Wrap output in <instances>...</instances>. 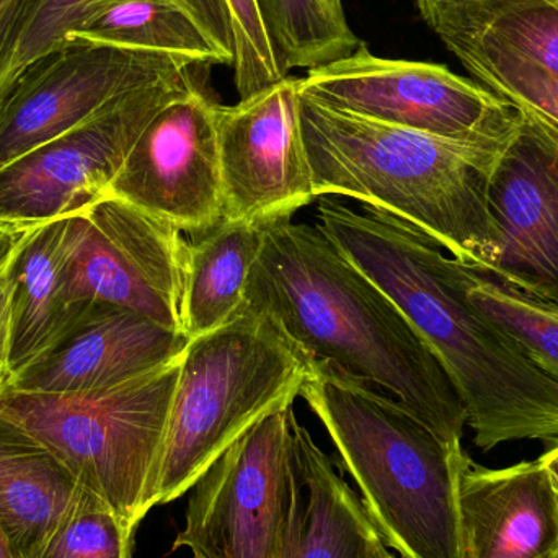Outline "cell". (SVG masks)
<instances>
[{
  "label": "cell",
  "instance_id": "obj_1",
  "mask_svg": "<svg viewBox=\"0 0 558 558\" xmlns=\"http://www.w3.org/2000/svg\"><path fill=\"white\" fill-rule=\"evenodd\" d=\"M317 228L373 279L432 348L464 403L475 445L558 441V384L468 298L469 265L402 219L318 199Z\"/></svg>",
  "mask_w": 558,
  "mask_h": 558
},
{
  "label": "cell",
  "instance_id": "obj_2",
  "mask_svg": "<svg viewBox=\"0 0 558 558\" xmlns=\"http://www.w3.org/2000/svg\"><path fill=\"white\" fill-rule=\"evenodd\" d=\"M244 307L274 320L311 360L389 393L462 446L468 415L445 367L392 299L317 226L292 218L265 226Z\"/></svg>",
  "mask_w": 558,
  "mask_h": 558
},
{
  "label": "cell",
  "instance_id": "obj_3",
  "mask_svg": "<svg viewBox=\"0 0 558 558\" xmlns=\"http://www.w3.org/2000/svg\"><path fill=\"white\" fill-rule=\"evenodd\" d=\"M518 121L498 133L433 136L330 107L299 90V126L317 198L347 196L389 213L485 275L498 255L488 202L492 177Z\"/></svg>",
  "mask_w": 558,
  "mask_h": 558
},
{
  "label": "cell",
  "instance_id": "obj_4",
  "mask_svg": "<svg viewBox=\"0 0 558 558\" xmlns=\"http://www.w3.org/2000/svg\"><path fill=\"white\" fill-rule=\"evenodd\" d=\"M299 396L327 429L387 547L402 558H464L459 492L472 459L462 446L325 361H312Z\"/></svg>",
  "mask_w": 558,
  "mask_h": 558
},
{
  "label": "cell",
  "instance_id": "obj_5",
  "mask_svg": "<svg viewBox=\"0 0 558 558\" xmlns=\"http://www.w3.org/2000/svg\"><path fill=\"white\" fill-rule=\"evenodd\" d=\"M312 361L274 320L245 307L225 327L190 340L170 405L156 507L189 494L242 436L294 405Z\"/></svg>",
  "mask_w": 558,
  "mask_h": 558
},
{
  "label": "cell",
  "instance_id": "obj_6",
  "mask_svg": "<svg viewBox=\"0 0 558 558\" xmlns=\"http://www.w3.org/2000/svg\"><path fill=\"white\" fill-rule=\"evenodd\" d=\"M182 356L97 392L10 390L0 399V416L41 442L84 490L137 530L156 508L157 474Z\"/></svg>",
  "mask_w": 558,
  "mask_h": 558
},
{
  "label": "cell",
  "instance_id": "obj_7",
  "mask_svg": "<svg viewBox=\"0 0 558 558\" xmlns=\"http://www.w3.org/2000/svg\"><path fill=\"white\" fill-rule=\"evenodd\" d=\"M211 65L128 92L74 130L3 166L0 222L38 228L105 198L144 128L190 88L208 85Z\"/></svg>",
  "mask_w": 558,
  "mask_h": 558
},
{
  "label": "cell",
  "instance_id": "obj_8",
  "mask_svg": "<svg viewBox=\"0 0 558 558\" xmlns=\"http://www.w3.org/2000/svg\"><path fill=\"white\" fill-rule=\"evenodd\" d=\"M64 291L71 304L108 302L183 331L189 241L123 199H98L68 219Z\"/></svg>",
  "mask_w": 558,
  "mask_h": 558
},
{
  "label": "cell",
  "instance_id": "obj_9",
  "mask_svg": "<svg viewBox=\"0 0 558 558\" xmlns=\"http://www.w3.org/2000/svg\"><path fill=\"white\" fill-rule=\"evenodd\" d=\"M301 90L330 107L441 137L498 133L520 117L517 108L446 65L379 58L364 43L344 58L308 69Z\"/></svg>",
  "mask_w": 558,
  "mask_h": 558
},
{
  "label": "cell",
  "instance_id": "obj_10",
  "mask_svg": "<svg viewBox=\"0 0 558 558\" xmlns=\"http://www.w3.org/2000/svg\"><path fill=\"white\" fill-rule=\"evenodd\" d=\"M203 64L209 62L82 41L41 56L0 104V169L74 130L114 98Z\"/></svg>",
  "mask_w": 558,
  "mask_h": 558
},
{
  "label": "cell",
  "instance_id": "obj_11",
  "mask_svg": "<svg viewBox=\"0 0 558 558\" xmlns=\"http://www.w3.org/2000/svg\"><path fill=\"white\" fill-rule=\"evenodd\" d=\"M292 407L262 420L193 485L173 550L202 558H271L291 454Z\"/></svg>",
  "mask_w": 558,
  "mask_h": 558
},
{
  "label": "cell",
  "instance_id": "obj_12",
  "mask_svg": "<svg viewBox=\"0 0 558 558\" xmlns=\"http://www.w3.org/2000/svg\"><path fill=\"white\" fill-rule=\"evenodd\" d=\"M219 105L208 85L166 105L137 137L107 196L169 222L190 239L216 228L225 219Z\"/></svg>",
  "mask_w": 558,
  "mask_h": 558
},
{
  "label": "cell",
  "instance_id": "obj_13",
  "mask_svg": "<svg viewBox=\"0 0 558 558\" xmlns=\"http://www.w3.org/2000/svg\"><path fill=\"white\" fill-rule=\"evenodd\" d=\"M301 78L288 77L218 107L225 219L257 226L289 219L317 196L299 126Z\"/></svg>",
  "mask_w": 558,
  "mask_h": 558
},
{
  "label": "cell",
  "instance_id": "obj_14",
  "mask_svg": "<svg viewBox=\"0 0 558 558\" xmlns=\"http://www.w3.org/2000/svg\"><path fill=\"white\" fill-rule=\"evenodd\" d=\"M498 255L492 277L558 304V131L520 111L490 182Z\"/></svg>",
  "mask_w": 558,
  "mask_h": 558
},
{
  "label": "cell",
  "instance_id": "obj_15",
  "mask_svg": "<svg viewBox=\"0 0 558 558\" xmlns=\"http://www.w3.org/2000/svg\"><path fill=\"white\" fill-rule=\"evenodd\" d=\"M190 340L146 315L85 302L64 335L15 377L12 390L85 393L147 376L185 353Z\"/></svg>",
  "mask_w": 558,
  "mask_h": 558
},
{
  "label": "cell",
  "instance_id": "obj_16",
  "mask_svg": "<svg viewBox=\"0 0 558 558\" xmlns=\"http://www.w3.org/2000/svg\"><path fill=\"white\" fill-rule=\"evenodd\" d=\"M464 558H558V498L543 462H471L459 492Z\"/></svg>",
  "mask_w": 558,
  "mask_h": 558
},
{
  "label": "cell",
  "instance_id": "obj_17",
  "mask_svg": "<svg viewBox=\"0 0 558 558\" xmlns=\"http://www.w3.org/2000/svg\"><path fill=\"white\" fill-rule=\"evenodd\" d=\"M384 546L361 498L294 418L284 513L271 558H371Z\"/></svg>",
  "mask_w": 558,
  "mask_h": 558
},
{
  "label": "cell",
  "instance_id": "obj_18",
  "mask_svg": "<svg viewBox=\"0 0 558 558\" xmlns=\"http://www.w3.org/2000/svg\"><path fill=\"white\" fill-rule=\"evenodd\" d=\"M58 458L0 416V527L15 558H36L88 497Z\"/></svg>",
  "mask_w": 558,
  "mask_h": 558
},
{
  "label": "cell",
  "instance_id": "obj_19",
  "mask_svg": "<svg viewBox=\"0 0 558 558\" xmlns=\"http://www.w3.org/2000/svg\"><path fill=\"white\" fill-rule=\"evenodd\" d=\"M69 216L33 229L13 257L12 366L15 377L68 331L85 304H71L65 298Z\"/></svg>",
  "mask_w": 558,
  "mask_h": 558
},
{
  "label": "cell",
  "instance_id": "obj_20",
  "mask_svg": "<svg viewBox=\"0 0 558 558\" xmlns=\"http://www.w3.org/2000/svg\"><path fill=\"white\" fill-rule=\"evenodd\" d=\"M264 238V226L222 219L189 242L182 298V328L189 340L238 317Z\"/></svg>",
  "mask_w": 558,
  "mask_h": 558
},
{
  "label": "cell",
  "instance_id": "obj_21",
  "mask_svg": "<svg viewBox=\"0 0 558 558\" xmlns=\"http://www.w3.org/2000/svg\"><path fill=\"white\" fill-rule=\"evenodd\" d=\"M74 41L228 64L205 29L173 0H108L71 33L68 45Z\"/></svg>",
  "mask_w": 558,
  "mask_h": 558
},
{
  "label": "cell",
  "instance_id": "obj_22",
  "mask_svg": "<svg viewBox=\"0 0 558 558\" xmlns=\"http://www.w3.org/2000/svg\"><path fill=\"white\" fill-rule=\"evenodd\" d=\"M438 36L468 33L523 56L558 77V0H494L446 16Z\"/></svg>",
  "mask_w": 558,
  "mask_h": 558
},
{
  "label": "cell",
  "instance_id": "obj_23",
  "mask_svg": "<svg viewBox=\"0 0 558 558\" xmlns=\"http://www.w3.org/2000/svg\"><path fill=\"white\" fill-rule=\"evenodd\" d=\"M449 51L501 100L558 131V77L517 52L468 33L439 36Z\"/></svg>",
  "mask_w": 558,
  "mask_h": 558
},
{
  "label": "cell",
  "instance_id": "obj_24",
  "mask_svg": "<svg viewBox=\"0 0 558 558\" xmlns=\"http://www.w3.org/2000/svg\"><path fill=\"white\" fill-rule=\"evenodd\" d=\"M282 64L314 69L356 51L361 45L344 9L330 0H258Z\"/></svg>",
  "mask_w": 558,
  "mask_h": 558
},
{
  "label": "cell",
  "instance_id": "obj_25",
  "mask_svg": "<svg viewBox=\"0 0 558 558\" xmlns=\"http://www.w3.org/2000/svg\"><path fill=\"white\" fill-rule=\"evenodd\" d=\"M468 298L558 384V304L526 294L472 267Z\"/></svg>",
  "mask_w": 558,
  "mask_h": 558
},
{
  "label": "cell",
  "instance_id": "obj_26",
  "mask_svg": "<svg viewBox=\"0 0 558 558\" xmlns=\"http://www.w3.org/2000/svg\"><path fill=\"white\" fill-rule=\"evenodd\" d=\"M108 0H38L26 26L16 54V69L22 74L26 65L61 46L68 45L71 33ZM196 20L219 51L234 62V32L226 0H173Z\"/></svg>",
  "mask_w": 558,
  "mask_h": 558
},
{
  "label": "cell",
  "instance_id": "obj_27",
  "mask_svg": "<svg viewBox=\"0 0 558 558\" xmlns=\"http://www.w3.org/2000/svg\"><path fill=\"white\" fill-rule=\"evenodd\" d=\"M136 531L104 501L88 495L36 558H133Z\"/></svg>",
  "mask_w": 558,
  "mask_h": 558
},
{
  "label": "cell",
  "instance_id": "obj_28",
  "mask_svg": "<svg viewBox=\"0 0 558 558\" xmlns=\"http://www.w3.org/2000/svg\"><path fill=\"white\" fill-rule=\"evenodd\" d=\"M234 32V82L239 97L247 98L288 77L271 41L258 0H226Z\"/></svg>",
  "mask_w": 558,
  "mask_h": 558
},
{
  "label": "cell",
  "instance_id": "obj_29",
  "mask_svg": "<svg viewBox=\"0 0 558 558\" xmlns=\"http://www.w3.org/2000/svg\"><path fill=\"white\" fill-rule=\"evenodd\" d=\"M38 0H0V104L19 78L16 54Z\"/></svg>",
  "mask_w": 558,
  "mask_h": 558
},
{
  "label": "cell",
  "instance_id": "obj_30",
  "mask_svg": "<svg viewBox=\"0 0 558 558\" xmlns=\"http://www.w3.org/2000/svg\"><path fill=\"white\" fill-rule=\"evenodd\" d=\"M12 262L0 274V399L13 389L15 383L12 366Z\"/></svg>",
  "mask_w": 558,
  "mask_h": 558
},
{
  "label": "cell",
  "instance_id": "obj_31",
  "mask_svg": "<svg viewBox=\"0 0 558 558\" xmlns=\"http://www.w3.org/2000/svg\"><path fill=\"white\" fill-rule=\"evenodd\" d=\"M485 2H494V0H415L420 15L429 28L459 10Z\"/></svg>",
  "mask_w": 558,
  "mask_h": 558
},
{
  "label": "cell",
  "instance_id": "obj_32",
  "mask_svg": "<svg viewBox=\"0 0 558 558\" xmlns=\"http://www.w3.org/2000/svg\"><path fill=\"white\" fill-rule=\"evenodd\" d=\"M35 228L29 226L3 225L0 222V274L13 260L29 232Z\"/></svg>",
  "mask_w": 558,
  "mask_h": 558
},
{
  "label": "cell",
  "instance_id": "obj_33",
  "mask_svg": "<svg viewBox=\"0 0 558 558\" xmlns=\"http://www.w3.org/2000/svg\"><path fill=\"white\" fill-rule=\"evenodd\" d=\"M539 461L543 462L544 468H546L550 484H553L554 492H556L558 498V441L549 451L541 456Z\"/></svg>",
  "mask_w": 558,
  "mask_h": 558
},
{
  "label": "cell",
  "instance_id": "obj_34",
  "mask_svg": "<svg viewBox=\"0 0 558 558\" xmlns=\"http://www.w3.org/2000/svg\"><path fill=\"white\" fill-rule=\"evenodd\" d=\"M0 558H15L13 557L12 549H10L9 541H7L2 527H0Z\"/></svg>",
  "mask_w": 558,
  "mask_h": 558
},
{
  "label": "cell",
  "instance_id": "obj_35",
  "mask_svg": "<svg viewBox=\"0 0 558 558\" xmlns=\"http://www.w3.org/2000/svg\"><path fill=\"white\" fill-rule=\"evenodd\" d=\"M371 558H396V557H393L392 554H390L389 550H387V546H384V547H380V549L377 550V553L374 554V556Z\"/></svg>",
  "mask_w": 558,
  "mask_h": 558
},
{
  "label": "cell",
  "instance_id": "obj_36",
  "mask_svg": "<svg viewBox=\"0 0 558 558\" xmlns=\"http://www.w3.org/2000/svg\"><path fill=\"white\" fill-rule=\"evenodd\" d=\"M331 3H333L337 9H343V3H341V0H330Z\"/></svg>",
  "mask_w": 558,
  "mask_h": 558
},
{
  "label": "cell",
  "instance_id": "obj_37",
  "mask_svg": "<svg viewBox=\"0 0 558 558\" xmlns=\"http://www.w3.org/2000/svg\"><path fill=\"white\" fill-rule=\"evenodd\" d=\"M193 558H202V557H196V556H193Z\"/></svg>",
  "mask_w": 558,
  "mask_h": 558
}]
</instances>
